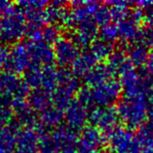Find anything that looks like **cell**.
Returning a JSON list of instances; mask_svg holds the SVG:
<instances>
[{"mask_svg": "<svg viewBox=\"0 0 153 153\" xmlns=\"http://www.w3.org/2000/svg\"><path fill=\"white\" fill-rule=\"evenodd\" d=\"M103 137L95 128L84 130L79 142V148L83 153H95V151L102 146Z\"/></svg>", "mask_w": 153, "mask_h": 153, "instance_id": "30bf717a", "label": "cell"}, {"mask_svg": "<svg viewBox=\"0 0 153 153\" xmlns=\"http://www.w3.org/2000/svg\"><path fill=\"white\" fill-rule=\"evenodd\" d=\"M111 142L115 153H140V140L132 132L115 130L111 134Z\"/></svg>", "mask_w": 153, "mask_h": 153, "instance_id": "5b68a950", "label": "cell"}, {"mask_svg": "<svg viewBox=\"0 0 153 153\" xmlns=\"http://www.w3.org/2000/svg\"><path fill=\"white\" fill-rule=\"evenodd\" d=\"M150 71H153V54H152V56H151V60H150Z\"/></svg>", "mask_w": 153, "mask_h": 153, "instance_id": "603a6c76", "label": "cell"}, {"mask_svg": "<svg viewBox=\"0 0 153 153\" xmlns=\"http://www.w3.org/2000/svg\"><path fill=\"white\" fill-rule=\"evenodd\" d=\"M11 4L9 2H4V1H0V15H6L8 13L13 10L10 7Z\"/></svg>", "mask_w": 153, "mask_h": 153, "instance_id": "7402d4cb", "label": "cell"}, {"mask_svg": "<svg viewBox=\"0 0 153 153\" xmlns=\"http://www.w3.org/2000/svg\"><path fill=\"white\" fill-rule=\"evenodd\" d=\"M131 57H132L133 62L136 64L143 63V60L146 59V51H144V50L142 49V48H137L136 50L133 51Z\"/></svg>", "mask_w": 153, "mask_h": 153, "instance_id": "ac0fdd59", "label": "cell"}, {"mask_svg": "<svg viewBox=\"0 0 153 153\" xmlns=\"http://www.w3.org/2000/svg\"><path fill=\"white\" fill-rule=\"evenodd\" d=\"M8 58H9V52L5 47L0 45V70L7 66Z\"/></svg>", "mask_w": 153, "mask_h": 153, "instance_id": "44dd1931", "label": "cell"}, {"mask_svg": "<svg viewBox=\"0 0 153 153\" xmlns=\"http://www.w3.org/2000/svg\"><path fill=\"white\" fill-rule=\"evenodd\" d=\"M28 85L22 82L14 74H0V107H7L11 103L22 101V98L27 94Z\"/></svg>", "mask_w": 153, "mask_h": 153, "instance_id": "6da1fadb", "label": "cell"}, {"mask_svg": "<svg viewBox=\"0 0 153 153\" xmlns=\"http://www.w3.org/2000/svg\"><path fill=\"white\" fill-rule=\"evenodd\" d=\"M94 68V57L89 54L78 56L74 62V71L78 75L88 74Z\"/></svg>", "mask_w": 153, "mask_h": 153, "instance_id": "5bb4252c", "label": "cell"}, {"mask_svg": "<svg viewBox=\"0 0 153 153\" xmlns=\"http://www.w3.org/2000/svg\"><path fill=\"white\" fill-rule=\"evenodd\" d=\"M146 106L139 96H133L123 101L119 107V114L130 126H136L143 122L146 116Z\"/></svg>", "mask_w": 153, "mask_h": 153, "instance_id": "277c9868", "label": "cell"}, {"mask_svg": "<svg viewBox=\"0 0 153 153\" xmlns=\"http://www.w3.org/2000/svg\"><path fill=\"white\" fill-rule=\"evenodd\" d=\"M39 151V140L33 131H23L18 135L15 153H37Z\"/></svg>", "mask_w": 153, "mask_h": 153, "instance_id": "8fae6325", "label": "cell"}, {"mask_svg": "<svg viewBox=\"0 0 153 153\" xmlns=\"http://www.w3.org/2000/svg\"><path fill=\"white\" fill-rule=\"evenodd\" d=\"M25 17L19 11L12 10L0 18V41L11 43L17 41L25 31Z\"/></svg>", "mask_w": 153, "mask_h": 153, "instance_id": "3957f363", "label": "cell"}, {"mask_svg": "<svg viewBox=\"0 0 153 153\" xmlns=\"http://www.w3.org/2000/svg\"><path fill=\"white\" fill-rule=\"evenodd\" d=\"M30 61L28 47L25 45H16L9 52L7 68L13 72H22L26 69Z\"/></svg>", "mask_w": 153, "mask_h": 153, "instance_id": "52a82bcc", "label": "cell"}, {"mask_svg": "<svg viewBox=\"0 0 153 153\" xmlns=\"http://www.w3.org/2000/svg\"><path fill=\"white\" fill-rule=\"evenodd\" d=\"M121 33L122 36L124 37H129V36H133L134 35V32L136 30L135 27V22L134 21H129L128 22H124L122 23V28H121Z\"/></svg>", "mask_w": 153, "mask_h": 153, "instance_id": "d6986e66", "label": "cell"}, {"mask_svg": "<svg viewBox=\"0 0 153 153\" xmlns=\"http://www.w3.org/2000/svg\"><path fill=\"white\" fill-rule=\"evenodd\" d=\"M61 118L62 114L61 111H60V108H47L42 117L43 125L46 127L57 125Z\"/></svg>", "mask_w": 153, "mask_h": 153, "instance_id": "2e32d148", "label": "cell"}, {"mask_svg": "<svg viewBox=\"0 0 153 153\" xmlns=\"http://www.w3.org/2000/svg\"><path fill=\"white\" fill-rule=\"evenodd\" d=\"M18 129L9 125L0 128V153H15Z\"/></svg>", "mask_w": 153, "mask_h": 153, "instance_id": "4fadbf2b", "label": "cell"}, {"mask_svg": "<svg viewBox=\"0 0 153 153\" xmlns=\"http://www.w3.org/2000/svg\"><path fill=\"white\" fill-rule=\"evenodd\" d=\"M111 51V46L108 42H97L96 44H94L93 47L91 49V52H92V56L95 58L97 57L99 59L104 58L105 56H107Z\"/></svg>", "mask_w": 153, "mask_h": 153, "instance_id": "e0dca14e", "label": "cell"}, {"mask_svg": "<svg viewBox=\"0 0 153 153\" xmlns=\"http://www.w3.org/2000/svg\"><path fill=\"white\" fill-rule=\"evenodd\" d=\"M30 104L36 110H47L50 105L49 93L45 90H37L31 93Z\"/></svg>", "mask_w": 153, "mask_h": 153, "instance_id": "9a60e30c", "label": "cell"}, {"mask_svg": "<svg viewBox=\"0 0 153 153\" xmlns=\"http://www.w3.org/2000/svg\"><path fill=\"white\" fill-rule=\"evenodd\" d=\"M28 51L30 60L35 64V67L41 68L42 65H48L54 58V51L44 41H33L28 47Z\"/></svg>", "mask_w": 153, "mask_h": 153, "instance_id": "8992f818", "label": "cell"}, {"mask_svg": "<svg viewBox=\"0 0 153 153\" xmlns=\"http://www.w3.org/2000/svg\"><path fill=\"white\" fill-rule=\"evenodd\" d=\"M54 56L59 64L65 66L70 63H74L75 60L78 58V49L73 42L69 40L59 39L55 45Z\"/></svg>", "mask_w": 153, "mask_h": 153, "instance_id": "ba28073f", "label": "cell"}, {"mask_svg": "<svg viewBox=\"0 0 153 153\" xmlns=\"http://www.w3.org/2000/svg\"><path fill=\"white\" fill-rule=\"evenodd\" d=\"M117 114L111 108H99L91 116L94 125L106 131L114 130L115 124L117 123Z\"/></svg>", "mask_w": 153, "mask_h": 153, "instance_id": "9c48e42d", "label": "cell"}, {"mask_svg": "<svg viewBox=\"0 0 153 153\" xmlns=\"http://www.w3.org/2000/svg\"><path fill=\"white\" fill-rule=\"evenodd\" d=\"M87 119V111L82 102H73L68 106L66 121L70 128L82 127Z\"/></svg>", "mask_w": 153, "mask_h": 153, "instance_id": "7c38bea8", "label": "cell"}, {"mask_svg": "<svg viewBox=\"0 0 153 153\" xmlns=\"http://www.w3.org/2000/svg\"><path fill=\"white\" fill-rule=\"evenodd\" d=\"M11 111L7 107H0V128L4 127L6 123L10 121Z\"/></svg>", "mask_w": 153, "mask_h": 153, "instance_id": "ffe728a7", "label": "cell"}, {"mask_svg": "<svg viewBox=\"0 0 153 153\" xmlns=\"http://www.w3.org/2000/svg\"><path fill=\"white\" fill-rule=\"evenodd\" d=\"M120 86L117 82L112 80H107L97 85H93L87 92L82 93L83 105H98V106H106L111 104L117 98L119 94Z\"/></svg>", "mask_w": 153, "mask_h": 153, "instance_id": "7a4b0ae2", "label": "cell"}]
</instances>
